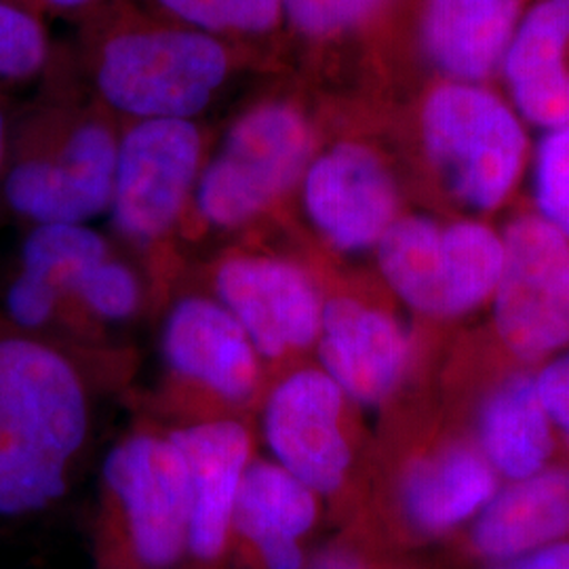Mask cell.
<instances>
[{"label": "cell", "instance_id": "cell-1", "mask_svg": "<svg viewBox=\"0 0 569 569\" xmlns=\"http://www.w3.org/2000/svg\"><path fill=\"white\" fill-rule=\"evenodd\" d=\"M87 432L89 403L68 357L9 323L0 327V521L60 500Z\"/></svg>", "mask_w": 569, "mask_h": 569}, {"label": "cell", "instance_id": "cell-2", "mask_svg": "<svg viewBox=\"0 0 569 569\" xmlns=\"http://www.w3.org/2000/svg\"><path fill=\"white\" fill-rule=\"evenodd\" d=\"M416 136L435 180L470 218L502 209L528 171V124L486 82H432L418 102Z\"/></svg>", "mask_w": 569, "mask_h": 569}, {"label": "cell", "instance_id": "cell-3", "mask_svg": "<svg viewBox=\"0 0 569 569\" xmlns=\"http://www.w3.org/2000/svg\"><path fill=\"white\" fill-rule=\"evenodd\" d=\"M234 74L222 39L178 23H131L106 37L93 60L98 98L133 121H197Z\"/></svg>", "mask_w": 569, "mask_h": 569}, {"label": "cell", "instance_id": "cell-4", "mask_svg": "<svg viewBox=\"0 0 569 569\" xmlns=\"http://www.w3.org/2000/svg\"><path fill=\"white\" fill-rule=\"evenodd\" d=\"M317 150L300 103L274 98L247 108L203 163L192 194L199 216L222 230L253 222L300 186Z\"/></svg>", "mask_w": 569, "mask_h": 569}, {"label": "cell", "instance_id": "cell-5", "mask_svg": "<svg viewBox=\"0 0 569 569\" xmlns=\"http://www.w3.org/2000/svg\"><path fill=\"white\" fill-rule=\"evenodd\" d=\"M119 136L102 117L49 127L7 159L0 194L13 216L42 224H87L110 207Z\"/></svg>", "mask_w": 569, "mask_h": 569}, {"label": "cell", "instance_id": "cell-6", "mask_svg": "<svg viewBox=\"0 0 569 569\" xmlns=\"http://www.w3.org/2000/svg\"><path fill=\"white\" fill-rule=\"evenodd\" d=\"M505 268L491 298L498 340L523 363L569 348V239L533 211L502 230Z\"/></svg>", "mask_w": 569, "mask_h": 569}, {"label": "cell", "instance_id": "cell-7", "mask_svg": "<svg viewBox=\"0 0 569 569\" xmlns=\"http://www.w3.org/2000/svg\"><path fill=\"white\" fill-rule=\"evenodd\" d=\"M197 121H133L119 136L108 211L122 237L148 244L164 237L194 194L203 169Z\"/></svg>", "mask_w": 569, "mask_h": 569}, {"label": "cell", "instance_id": "cell-8", "mask_svg": "<svg viewBox=\"0 0 569 569\" xmlns=\"http://www.w3.org/2000/svg\"><path fill=\"white\" fill-rule=\"evenodd\" d=\"M306 218L340 253L373 251L401 211V188L385 154L361 140L317 150L300 182Z\"/></svg>", "mask_w": 569, "mask_h": 569}, {"label": "cell", "instance_id": "cell-9", "mask_svg": "<svg viewBox=\"0 0 569 569\" xmlns=\"http://www.w3.org/2000/svg\"><path fill=\"white\" fill-rule=\"evenodd\" d=\"M103 479L121 502L140 561L173 566L190 523V477L178 446L169 437H129L106 456Z\"/></svg>", "mask_w": 569, "mask_h": 569}, {"label": "cell", "instance_id": "cell-10", "mask_svg": "<svg viewBox=\"0 0 569 569\" xmlns=\"http://www.w3.org/2000/svg\"><path fill=\"white\" fill-rule=\"evenodd\" d=\"M345 392L321 367L298 369L268 395L266 446L274 462L317 496H333L352 465Z\"/></svg>", "mask_w": 569, "mask_h": 569}, {"label": "cell", "instance_id": "cell-11", "mask_svg": "<svg viewBox=\"0 0 569 569\" xmlns=\"http://www.w3.org/2000/svg\"><path fill=\"white\" fill-rule=\"evenodd\" d=\"M218 302L264 359L317 345L326 300L302 266L274 256H232L216 270Z\"/></svg>", "mask_w": 569, "mask_h": 569}, {"label": "cell", "instance_id": "cell-12", "mask_svg": "<svg viewBox=\"0 0 569 569\" xmlns=\"http://www.w3.org/2000/svg\"><path fill=\"white\" fill-rule=\"evenodd\" d=\"M315 346L321 369L361 407L387 403L413 363V340L401 321L348 296L326 300Z\"/></svg>", "mask_w": 569, "mask_h": 569}, {"label": "cell", "instance_id": "cell-13", "mask_svg": "<svg viewBox=\"0 0 569 569\" xmlns=\"http://www.w3.org/2000/svg\"><path fill=\"white\" fill-rule=\"evenodd\" d=\"M108 256L106 239L89 224L30 226L20 247L18 272L2 296V319L39 338L84 274Z\"/></svg>", "mask_w": 569, "mask_h": 569}, {"label": "cell", "instance_id": "cell-14", "mask_svg": "<svg viewBox=\"0 0 569 569\" xmlns=\"http://www.w3.org/2000/svg\"><path fill=\"white\" fill-rule=\"evenodd\" d=\"M163 357L173 373L211 390L228 403H244L260 380V355L241 323L211 298H183L163 327Z\"/></svg>", "mask_w": 569, "mask_h": 569}, {"label": "cell", "instance_id": "cell-15", "mask_svg": "<svg viewBox=\"0 0 569 569\" xmlns=\"http://www.w3.org/2000/svg\"><path fill=\"white\" fill-rule=\"evenodd\" d=\"M528 0H420L416 34L437 81L498 79Z\"/></svg>", "mask_w": 569, "mask_h": 569}, {"label": "cell", "instance_id": "cell-16", "mask_svg": "<svg viewBox=\"0 0 569 569\" xmlns=\"http://www.w3.org/2000/svg\"><path fill=\"white\" fill-rule=\"evenodd\" d=\"M498 79L528 127L569 122V0H529Z\"/></svg>", "mask_w": 569, "mask_h": 569}, {"label": "cell", "instance_id": "cell-17", "mask_svg": "<svg viewBox=\"0 0 569 569\" xmlns=\"http://www.w3.org/2000/svg\"><path fill=\"white\" fill-rule=\"evenodd\" d=\"M169 439L182 451L190 477L188 549L211 561L222 555L234 500L251 462V437L234 420L180 428Z\"/></svg>", "mask_w": 569, "mask_h": 569}, {"label": "cell", "instance_id": "cell-18", "mask_svg": "<svg viewBox=\"0 0 569 569\" xmlns=\"http://www.w3.org/2000/svg\"><path fill=\"white\" fill-rule=\"evenodd\" d=\"M500 489V477L475 443L453 441L413 460L399 481V509L420 536L470 526Z\"/></svg>", "mask_w": 569, "mask_h": 569}, {"label": "cell", "instance_id": "cell-19", "mask_svg": "<svg viewBox=\"0 0 569 569\" xmlns=\"http://www.w3.org/2000/svg\"><path fill=\"white\" fill-rule=\"evenodd\" d=\"M569 540V468L500 486L470 523V549L491 566Z\"/></svg>", "mask_w": 569, "mask_h": 569}, {"label": "cell", "instance_id": "cell-20", "mask_svg": "<svg viewBox=\"0 0 569 569\" xmlns=\"http://www.w3.org/2000/svg\"><path fill=\"white\" fill-rule=\"evenodd\" d=\"M319 496L277 462L251 460L232 510V528L268 569H305L300 540L315 528Z\"/></svg>", "mask_w": 569, "mask_h": 569}, {"label": "cell", "instance_id": "cell-21", "mask_svg": "<svg viewBox=\"0 0 569 569\" xmlns=\"http://www.w3.org/2000/svg\"><path fill=\"white\" fill-rule=\"evenodd\" d=\"M555 439L533 371L510 373L479 407L475 446L505 483L550 467Z\"/></svg>", "mask_w": 569, "mask_h": 569}, {"label": "cell", "instance_id": "cell-22", "mask_svg": "<svg viewBox=\"0 0 569 569\" xmlns=\"http://www.w3.org/2000/svg\"><path fill=\"white\" fill-rule=\"evenodd\" d=\"M373 256L399 302L425 319H453L451 262L441 220L425 213H401Z\"/></svg>", "mask_w": 569, "mask_h": 569}, {"label": "cell", "instance_id": "cell-23", "mask_svg": "<svg viewBox=\"0 0 569 569\" xmlns=\"http://www.w3.org/2000/svg\"><path fill=\"white\" fill-rule=\"evenodd\" d=\"M171 23L216 39H264L284 26L281 0H152Z\"/></svg>", "mask_w": 569, "mask_h": 569}, {"label": "cell", "instance_id": "cell-24", "mask_svg": "<svg viewBox=\"0 0 569 569\" xmlns=\"http://www.w3.org/2000/svg\"><path fill=\"white\" fill-rule=\"evenodd\" d=\"M395 0H281L284 26L308 42L350 39L380 20Z\"/></svg>", "mask_w": 569, "mask_h": 569}, {"label": "cell", "instance_id": "cell-25", "mask_svg": "<svg viewBox=\"0 0 569 569\" xmlns=\"http://www.w3.org/2000/svg\"><path fill=\"white\" fill-rule=\"evenodd\" d=\"M51 58L41 16L13 0H0V91L37 81Z\"/></svg>", "mask_w": 569, "mask_h": 569}, {"label": "cell", "instance_id": "cell-26", "mask_svg": "<svg viewBox=\"0 0 569 569\" xmlns=\"http://www.w3.org/2000/svg\"><path fill=\"white\" fill-rule=\"evenodd\" d=\"M528 169L533 213L569 239V122L542 131Z\"/></svg>", "mask_w": 569, "mask_h": 569}, {"label": "cell", "instance_id": "cell-27", "mask_svg": "<svg viewBox=\"0 0 569 569\" xmlns=\"http://www.w3.org/2000/svg\"><path fill=\"white\" fill-rule=\"evenodd\" d=\"M72 298L103 321H124L140 308L142 289L129 266L108 256L84 274Z\"/></svg>", "mask_w": 569, "mask_h": 569}, {"label": "cell", "instance_id": "cell-28", "mask_svg": "<svg viewBox=\"0 0 569 569\" xmlns=\"http://www.w3.org/2000/svg\"><path fill=\"white\" fill-rule=\"evenodd\" d=\"M533 378L555 435L569 448V348L533 371Z\"/></svg>", "mask_w": 569, "mask_h": 569}, {"label": "cell", "instance_id": "cell-29", "mask_svg": "<svg viewBox=\"0 0 569 569\" xmlns=\"http://www.w3.org/2000/svg\"><path fill=\"white\" fill-rule=\"evenodd\" d=\"M509 563L512 569H569V540L531 550Z\"/></svg>", "mask_w": 569, "mask_h": 569}, {"label": "cell", "instance_id": "cell-30", "mask_svg": "<svg viewBox=\"0 0 569 569\" xmlns=\"http://www.w3.org/2000/svg\"><path fill=\"white\" fill-rule=\"evenodd\" d=\"M13 2L34 11L37 16H42V13H81V11H89L102 0H13Z\"/></svg>", "mask_w": 569, "mask_h": 569}, {"label": "cell", "instance_id": "cell-31", "mask_svg": "<svg viewBox=\"0 0 569 569\" xmlns=\"http://www.w3.org/2000/svg\"><path fill=\"white\" fill-rule=\"evenodd\" d=\"M308 569H371L366 561L348 549H327L310 563Z\"/></svg>", "mask_w": 569, "mask_h": 569}, {"label": "cell", "instance_id": "cell-32", "mask_svg": "<svg viewBox=\"0 0 569 569\" xmlns=\"http://www.w3.org/2000/svg\"><path fill=\"white\" fill-rule=\"evenodd\" d=\"M9 148H11V117H9L7 103L2 102V91H0V178L7 167Z\"/></svg>", "mask_w": 569, "mask_h": 569}, {"label": "cell", "instance_id": "cell-33", "mask_svg": "<svg viewBox=\"0 0 569 569\" xmlns=\"http://www.w3.org/2000/svg\"><path fill=\"white\" fill-rule=\"evenodd\" d=\"M489 569H512L510 568L509 561H505V563H496V566H491Z\"/></svg>", "mask_w": 569, "mask_h": 569}]
</instances>
